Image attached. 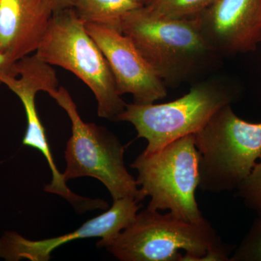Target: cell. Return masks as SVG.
Listing matches in <instances>:
<instances>
[{
    "label": "cell",
    "mask_w": 261,
    "mask_h": 261,
    "mask_svg": "<svg viewBox=\"0 0 261 261\" xmlns=\"http://www.w3.org/2000/svg\"><path fill=\"white\" fill-rule=\"evenodd\" d=\"M16 62L12 61L0 51V85L3 84L2 80L5 76H16Z\"/></svg>",
    "instance_id": "cell-17"
},
{
    "label": "cell",
    "mask_w": 261,
    "mask_h": 261,
    "mask_svg": "<svg viewBox=\"0 0 261 261\" xmlns=\"http://www.w3.org/2000/svg\"><path fill=\"white\" fill-rule=\"evenodd\" d=\"M54 12L50 0H0V51L13 62L35 53Z\"/></svg>",
    "instance_id": "cell-12"
},
{
    "label": "cell",
    "mask_w": 261,
    "mask_h": 261,
    "mask_svg": "<svg viewBox=\"0 0 261 261\" xmlns=\"http://www.w3.org/2000/svg\"><path fill=\"white\" fill-rule=\"evenodd\" d=\"M236 92L221 78L195 84L177 99L161 104H127L117 121L135 126L139 138L145 139L147 152L163 148L173 141L194 135L226 105H231Z\"/></svg>",
    "instance_id": "cell-7"
},
{
    "label": "cell",
    "mask_w": 261,
    "mask_h": 261,
    "mask_svg": "<svg viewBox=\"0 0 261 261\" xmlns=\"http://www.w3.org/2000/svg\"><path fill=\"white\" fill-rule=\"evenodd\" d=\"M35 54L71 72L93 92L100 118L117 121L126 108L109 65L73 8L55 11Z\"/></svg>",
    "instance_id": "cell-2"
},
{
    "label": "cell",
    "mask_w": 261,
    "mask_h": 261,
    "mask_svg": "<svg viewBox=\"0 0 261 261\" xmlns=\"http://www.w3.org/2000/svg\"><path fill=\"white\" fill-rule=\"evenodd\" d=\"M230 261H261V216L255 220Z\"/></svg>",
    "instance_id": "cell-16"
},
{
    "label": "cell",
    "mask_w": 261,
    "mask_h": 261,
    "mask_svg": "<svg viewBox=\"0 0 261 261\" xmlns=\"http://www.w3.org/2000/svg\"><path fill=\"white\" fill-rule=\"evenodd\" d=\"M49 96L64 110L71 121L72 135L65 150V179L95 178L106 187L113 201L123 197H130L139 202L143 200L145 197L137 180L125 166L124 147L118 137L104 127L84 122L64 87H59Z\"/></svg>",
    "instance_id": "cell-4"
},
{
    "label": "cell",
    "mask_w": 261,
    "mask_h": 261,
    "mask_svg": "<svg viewBox=\"0 0 261 261\" xmlns=\"http://www.w3.org/2000/svg\"><path fill=\"white\" fill-rule=\"evenodd\" d=\"M195 19L219 56L254 51L261 43V0H214Z\"/></svg>",
    "instance_id": "cell-11"
},
{
    "label": "cell",
    "mask_w": 261,
    "mask_h": 261,
    "mask_svg": "<svg viewBox=\"0 0 261 261\" xmlns=\"http://www.w3.org/2000/svg\"><path fill=\"white\" fill-rule=\"evenodd\" d=\"M55 11L73 8L76 0H50Z\"/></svg>",
    "instance_id": "cell-18"
},
{
    "label": "cell",
    "mask_w": 261,
    "mask_h": 261,
    "mask_svg": "<svg viewBox=\"0 0 261 261\" xmlns=\"http://www.w3.org/2000/svg\"><path fill=\"white\" fill-rule=\"evenodd\" d=\"M221 244L207 220L194 224L147 207L106 248L121 261H198Z\"/></svg>",
    "instance_id": "cell-5"
},
{
    "label": "cell",
    "mask_w": 261,
    "mask_h": 261,
    "mask_svg": "<svg viewBox=\"0 0 261 261\" xmlns=\"http://www.w3.org/2000/svg\"><path fill=\"white\" fill-rule=\"evenodd\" d=\"M194 136L203 192L237 190L261 157V123L242 119L231 105L219 109Z\"/></svg>",
    "instance_id": "cell-3"
},
{
    "label": "cell",
    "mask_w": 261,
    "mask_h": 261,
    "mask_svg": "<svg viewBox=\"0 0 261 261\" xmlns=\"http://www.w3.org/2000/svg\"><path fill=\"white\" fill-rule=\"evenodd\" d=\"M236 196L243 200L247 207L261 216V157L237 189Z\"/></svg>",
    "instance_id": "cell-15"
},
{
    "label": "cell",
    "mask_w": 261,
    "mask_h": 261,
    "mask_svg": "<svg viewBox=\"0 0 261 261\" xmlns=\"http://www.w3.org/2000/svg\"><path fill=\"white\" fill-rule=\"evenodd\" d=\"M15 65L18 75L5 76L2 82L18 96L25 110L27 128L23 145L38 149L47 160L53 178L49 185H45V191L61 196L66 200H71L74 193L67 186L63 173L57 168L45 129L36 107L38 92H47L49 95L59 88L56 70L53 65L43 61L35 53L24 57L16 61Z\"/></svg>",
    "instance_id": "cell-8"
},
{
    "label": "cell",
    "mask_w": 261,
    "mask_h": 261,
    "mask_svg": "<svg viewBox=\"0 0 261 261\" xmlns=\"http://www.w3.org/2000/svg\"><path fill=\"white\" fill-rule=\"evenodd\" d=\"M214 0H149L144 9L157 18L171 20L197 18Z\"/></svg>",
    "instance_id": "cell-14"
},
{
    "label": "cell",
    "mask_w": 261,
    "mask_h": 261,
    "mask_svg": "<svg viewBox=\"0 0 261 261\" xmlns=\"http://www.w3.org/2000/svg\"><path fill=\"white\" fill-rule=\"evenodd\" d=\"M85 25L106 58L120 96L132 94L134 103L139 105L152 104L166 97L168 87L129 38L102 25Z\"/></svg>",
    "instance_id": "cell-10"
},
{
    "label": "cell",
    "mask_w": 261,
    "mask_h": 261,
    "mask_svg": "<svg viewBox=\"0 0 261 261\" xmlns=\"http://www.w3.org/2000/svg\"><path fill=\"white\" fill-rule=\"evenodd\" d=\"M137 1H138L139 3H141V4L144 6V5L147 4V3L149 1V0H137Z\"/></svg>",
    "instance_id": "cell-19"
},
{
    "label": "cell",
    "mask_w": 261,
    "mask_h": 261,
    "mask_svg": "<svg viewBox=\"0 0 261 261\" xmlns=\"http://www.w3.org/2000/svg\"><path fill=\"white\" fill-rule=\"evenodd\" d=\"M142 7L137 0H76L73 9L85 23L121 32L125 17Z\"/></svg>",
    "instance_id": "cell-13"
},
{
    "label": "cell",
    "mask_w": 261,
    "mask_h": 261,
    "mask_svg": "<svg viewBox=\"0 0 261 261\" xmlns=\"http://www.w3.org/2000/svg\"><path fill=\"white\" fill-rule=\"evenodd\" d=\"M130 167L143 197H150L149 209L169 211L187 222L206 221L196 200L199 187V154L195 136L173 141L154 152L144 150Z\"/></svg>",
    "instance_id": "cell-6"
},
{
    "label": "cell",
    "mask_w": 261,
    "mask_h": 261,
    "mask_svg": "<svg viewBox=\"0 0 261 261\" xmlns=\"http://www.w3.org/2000/svg\"><path fill=\"white\" fill-rule=\"evenodd\" d=\"M140 207L138 201L130 197L114 200L109 210L89 220L72 232L46 240L34 241L15 231H7L0 238V258L8 261H47L58 247L79 239L99 238L97 246L107 247L135 221Z\"/></svg>",
    "instance_id": "cell-9"
},
{
    "label": "cell",
    "mask_w": 261,
    "mask_h": 261,
    "mask_svg": "<svg viewBox=\"0 0 261 261\" xmlns=\"http://www.w3.org/2000/svg\"><path fill=\"white\" fill-rule=\"evenodd\" d=\"M121 32L167 87L206 74L219 65L221 57L202 37L196 19L157 18L142 7L125 17Z\"/></svg>",
    "instance_id": "cell-1"
}]
</instances>
